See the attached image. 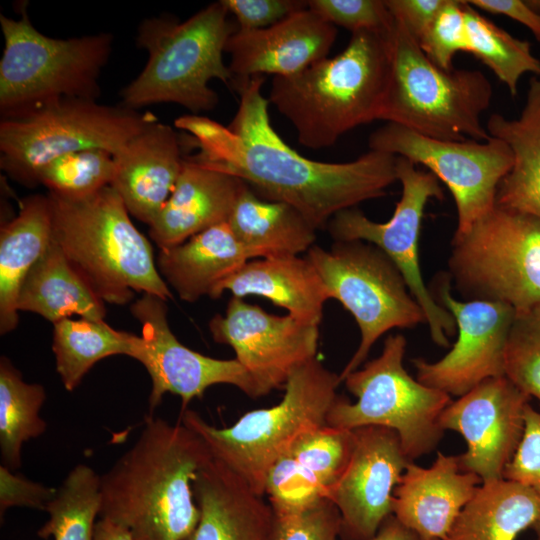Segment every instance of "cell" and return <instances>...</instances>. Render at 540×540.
<instances>
[{"mask_svg":"<svg viewBox=\"0 0 540 540\" xmlns=\"http://www.w3.org/2000/svg\"><path fill=\"white\" fill-rule=\"evenodd\" d=\"M354 448L353 430L327 424L302 435L270 468L264 495L276 515L327 499Z\"/></svg>","mask_w":540,"mask_h":540,"instance_id":"obj_21","label":"cell"},{"mask_svg":"<svg viewBox=\"0 0 540 540\" xmlns=\"http://www.w3.org/2000/svg\"><path fill=\"white\" fill-rule=\"evenodd\" d=\"M370 150L422 164L451 192L457 210L455 233L468 230L495 208L500 181L513 165V154L502 140L442 141L387 123L369 137Z\"/></svg>","mask_w":540,"mask_h":540,"instance_id":"obj_14","label":"cell"},{"mask_svg":"<svg viewBox=\"0 0 540 540\" xmlns=\"http://www.w3.org/2000/svg\"><path fill=\"white\" fill-rule=\"evenodd\" d=\"M337 36L334 25L309 8L258 30H236L228 39L233 86L253 76L297 74L327 57Z\"/></svg>","mask_w":540,"mask_h":540,"instance_id":"obj_20","label":"cell"},{"mask_svg":"<svg viewBox=\"0 0 540 540\" xmlns=\"http://www.w3.org/2000/svg\"><path fill=\"white\" fill-rule=\"evenodd\" d=\"M111 186L128 212L150 225L170 197L184 157L180 138L158 120L148 124L115 155Z\"/></svg>","mask_w":540,"mask_h":540,"instance_id":"obj_24","label":"cell"},{"mask_svg":"<svg viewBox=\"0 0 540 540\" xmlns=\"http://www.w3.org/2000/svg\"><path fill=\"white\" fill-rule=\"evenodd\" d=\"M238 24V30L269 27L300 10L308 8L304 0H223Z\"/></svg>","mask_w":540,"mask_h":540,"instance_id":"obj_43","label":"cell"},{"mask_svg":"<svg viewBox=\"0 0 540 540\" xmlns=\"http://www.w3.org/2000/svg\"><path fill=\"white\" fill-rule=\"evenodd\" d=\"M319 325L232 296L225 315H215L209 329L215 342L230 346L253 380L259 397L283 388L291 372L316 357Z\"/></svg>","mask_w":540,"mask_h":540,"instance_id":"obj_17","label":"cell"},{"mask_svg":"<svg viewBox=\"0 0 540 540\" xmlns=\"http://www.w3.org/2000/svg\"><path fill=\"white\" fill-rule=\"evenodd\" d=\"M390 41L391 72L379 120L442 141L491 137L481 119L493 94L484 73L441 69L396 18Z\"/></svg>","mask_w":540,"mask_h":540,"instance_id":"obj_7","label":"cell"},{"mask_svg":"<svg viewBox=\"0 0 540 540\" xmlns=\"http://www.w3.org/2000/svg\"><path fill=\"white\" fill-rule=\"evenodd\" d=\"M339 384V374L314 357L291 372L274 406L247 412L225 428L190 409L181 411L180 422L205 441L215 459L265 496L270 468L302 435L326 424Z\"/></svg>","mask_w":540,"mask_h":540,"instance_id":"obj_6","label":"cell"},{"mask_svg":"<svg viewBox=\"0 0 540 540\" xmlns=\"http://www.w3.org/2000/svg\"><path fill=\"white\" fill-rule=\"evenodd\" d=\"M264 80L253 76L235 86L240 101L228 126L197 115L176 119L199 148L192 160L241 179L261 199L293 206L316 230L338 212L387 194L397 181V156L370 150L345 163L302 156L272 127Z\"/></svg>","mask_w":540,"mask_h":540,"instance_id":"obj_1","label":"cell"},{"mask_svg":"<svg viewBox=\"0 0 540 540\" xmlns=\"http://www.w3.org/2000/svg\"><path fill=\"white\" fill-rule=\"evenodd\" d=\"M480 483L459 455L438 452L428 468L410 462L393 492V515L421 540H444Z\"/></svg>","mask_w":540,"mask_h":540,"instance_id":"obj_22","label":"cell"},{"mask_svg":"<svg viewBox=\"0 0 540 540\" xmlns=\"http://www.w3.org/2000/svg\"><path fill=\"white\" fill-rule=\"evenodd\" d=\"M57 488L33 482L16 475L9 468L0 466V514L1 518L10 507H29L45 511Z\"/></svg>","mask_w":540,"mask_h":540,"instance_id":"obj_44","label":"cell"},{"mask_svg":"<svg viewBox=\"0 0 540 540\" xmlns=\"http://www.w3.org/2000/svg\"><path fill=\"white\" fill-rule=\"evenodd\" d=\"M223 0L209 4L185 21L167 16L140 24L137 44L148 52L141 73L121 92L122 106L137 110L157 103H176L193 113L216 107L212 79L232 84L223 61L226 43L236 31Z\"/></svg>","mask_w":540,"mask_h":540,"instance_id":"obj_5","label":"cell"},{"mask_svg":"<svg viewBox=\"0 0 540 540\" xmlns=\"http://www.w3.org/2000/svg\"><path fill=\"white\" fill-rule=\"evenodd\" d=\"M476 9L505 15L526 26L540 41V17L522 0H467Z\"/></svg>","mask_w":540,"mask_h":540,"instance_id":"obj_46","label":"cell"},{"mask_svg":"<svg viewBox=\"0 0 540 540\" xmlns=\"http://www.w3.org/2000/svg\"><path fill=\"white\" fill-rule=\"evenodd\" d=\"M245 185L235 176L184 158L170 197L149 225L150 237L165 249L227 222Z\"/></svg>","mask_w":540,"mask_h":540,"instance_id":"obj_25","label":"cell"},{"mask_svg":"<svg viewBox=\"0 0 540 540\" xmlns=\"http://www.w3.org/2000/svg\"><path fill=\"white\" fill-rule=\"evenodd\" d=\"M0 24L1 117L63 97L97 99L100 72L111 53V34L51 38L32 25L26 4L18 19L1 14Z\"/></svg>","mask_w":540,"mask_h":540,"instance_id":"obj_9","label":"cell"},{"mask_svg":"<svg viewBox=\"0 0 540 540\" xmlns=\"http://www.w3.org/2000/svg\"><path fill=\"white\" fill-rule=\"evenodd\" d=\"M227 223L252 259L307 253L316 240L317 230L297 209L261 199L247 184Z\"/></svg>","mask_w":540,"mask_h":540,"instance_id":"obj_30","label":"cell"},{"mask_svg":"<svg viewBox=\"0 0 540 540\" xmlns=\"http://www.w3.org/2000/svg\"><path fill=\"white\" fill-rule=\"evenodd\" d=\"M212 458L183 423L147 415L134 445L100 476L99 517L132 540L186 539L200 518L193 481Z\"/></svg>","mask_w":540,"mask_h":540,"instance_id":"obj_2","label":"cell"},{"mask_svg":"<svg viewBox=\"0 0 540 540\" xmlns=\"http://www.w3.org/2000/svg\"><path fill=\"white\" fill-rule=\"evenodd\" d=\"M48 198L52 239L102 301L125 304L134 292L172 297L149 241L111 185L79 198L51 192Z\"/></svg>","mask_w":540,"mask_h":540,"instance_id":"obj_4","label":"cell"},{"mask_svg":"<svg viewBox=\"0 0 540 540\" xmlns=\"http://www.w3.org/2000/svg\"><path fill=\"white\" fill-rule=\"evenodd\" d=\"M430 540H438V539H430Z\"/></svg>","mask_w":540,"mask_h":540,"instance_id":"obj_51","label":"cell"},{"mask_svg":"<svg viewBox=\"0 0 540 540\" xmlns=\"http://www.w3.org/2000/svg\"><path fill=\"white\" fill-rule=\"evenodd\" d=\"M406 345L403 335H389L377 358L348 374L343 382L357 400L352 403L338 395L326 424L344 430L389 428L397 433L404 453L413 462L440 442L444 433L440 416L452 400L449 394L408 374L403 366Z\"/></svg>","mask_w":540,"mask_h":540,"instance_id":"obj_10","label":"cell"},{"mask_svg":"<svg viewBox=\"0 0 540 540\" xmlns=\"http://www.w3.org/2000/svg\"><path fill=\"white\" fill-rule=\"evenodd\" d=\"M100 509V476L91 467L78 464L47 504L49 517L37 534L43 539L94 540Z\"/></svg>","mask_w":540,"mask_h":540,"instance_id":"obj_35","label":"cell"},{"mask_svg":"<svg viewBox=\"0 0 540 540\" xmlns=\"http://www.w3.org/2000/svg\"><path fill=\"white\" fill-rule=\"evenodd\" d=\"M391 31L352 33L338 55L273 77L268 101L292 123L300 144L327 148L379 120L391 72Z\"/></svg>","mask_w":540,"mask_h":540,"instance_id":"obj_3","label":"cell"},{"mask_svg":"<svg viewBox=\"0 0 540 540\" xmlns=\"http://www.w3.org/2000/svg\"><path fill=\"white\" fill-rule=\"evenodd\" d=\"M306 257L320 275L329 299L338 300L360 329V344L339 374L340 383L359 369L384 333L425 323L424 313L400 270L374 244L335 241L329 250L313 245Z\"/></svg>","mask_w":540,"mask_h":540,"instance_id":"obj_12","label":"cell"},{"mask_svg":"<svg viewBox=\"0 0 540 540\" xmlns=\"http://www.w3.org/2000/svg\"><path fill=\"white\" fill-rule=\"evenodd\" d=\"M157 118L94 99L63 97L1 117L0 166L26 186L38 184L41 170L63 155L104 149L114 156Z\"/></svg>","mask_w":540,"mask_h":540,"instance_id":"obj_8","label":"cell"},{"mask_svg":"<svg viewBox=\"0 0 540 540\" xmlns=\"http://www.w3.org/2000/svg\"><path fill=\"white\" fill-rule=\"evenodd\" d=\"M425 55L444 70L454 69L459 52H467L465 0H447L430 28L418 41Z\"/></svg>","mask_w":540,"mask_h":540,"instance_id":"obj_39","label":"cell"},{"mask_svg":"<svg viewBox=\"0 0 540 540\" xmlns=\"http://www.w3.org/2000/svg\"><path fill=\"white\" fill-rule=\"evenodd\" d=\"M527 6L540 17V0H525Z\"/></svg>","mask_w":540,"mask_h":540,"instance_id":"obj_49","label":"cell"},{"mask_svg":"<svg viewBox=\"0 0 540 540\" xmlns=\"http://www.w3.org/2000/svg\"><path fill=\"white\" fill-rule=\"evenodd\" d=\"M341 517L329 499L297 512L276 515L274 540H337Z\"/></svg>","mask_w":540,"mask_h":540,"instance_id":"obj_41","label":"cell"},{"mask_svg":"<svg viewBox=\"0 0 540 540\" xmlns=\"http://www.w3.org/2000/svg\"><path fill=\"white\" fill-rule=\"evenodd\" d=\"M447 0H385L393 15L419 41Z\"/></svg>","mask_w":540,"mask_h":540,"instance_id":"obj_45","label":"cell"},{"mask_svg":"<svg viewBox=\"0 0 540 540\" xmlns=\"http://www.w3.org/2000/svg\"><path fill=\"white\" fill-rule=\"evenodd\" d=\"M52 240L48 195L24 198L18 215L0 232V333L18 324L17 300L22 283Z\"/></svg>","mask_w":540,"mask_h":540,"instance_id":"obj_29","label":"cell"},{"mask_svg":"<svg viewBox=\"0 0 540 540\" xmlns=\"http://www.w3.org/2000/svg\"><path fill=\"white\" fill-rule=\"evenodd\" d=\"M94 540H132V538L126 529L100 518L95 524Z\"/></svg>","mask_w":540,"mask_h":540,"instance_id":"obj_48","label":"cell"},{"mask_svg":"<svg viewBox=\"0 0 540 540\" xmlns=\"http://www.w3.org/2000/svg\"><path fill=\"white\" fill-rule=\"evenodd\" d=\"M486 129L513 154V165L498 185L495 206L540 219V77L530 79L519 118L494 113Z\"/></svg>","mask_w":540,"mask_h":540,"instance_id":"obj_28","label":"cell"},{"mask_svg":"<svg viewBox=\"0 0 540 540\" xmlns=\"http://www.w3.org/2000/svg\"><path fill=\"white\" fill-rule=\"evenodd\" d=\"M368 540H421L411 529L404 526L393 514L388 516L376 534Z\"/></svg>","mask_w":540,"mask_h":540,"instance_id":"obj_47","label":"cell"},{"mask_svg":"<svg viewBox=\"0 0 540 540\" xmlns=\"http://www.w3.org/2000/svg\"><path fill=\"white\" fill-rule=\"evenodd\" d=\"M532 529L534 530V532L536 534V539L535 540H540V522L537 523L536 525H534L532 527Z\"/></svg>","mask_w":540,"mask_h":540,"instance_id":"obj_50","label":"cell"},{"mask_svg":"<svg viewBox=\"0 0 540 540\" xmlns=\"http://www.w3.org/2000/svg\"><path fill=\"white\" fill-rule=\"evenodd\" d=\"M131 333L118 331L103 320L66 318L53 327L56 369L66 390H74L100 360L129 355Z\"/></svg>","mask_w":540,"mask_h":540,"instance_id":"obj_33","label":"cell"},{"mask_svg":"<svg viewBox=\"0 0 540 540\" xmlns=\"http://www.w3.org/2000/svg\"><path fill=\"white\" fill-rule=\"evenodd\" d=\"M505 375L540 402V304L516 313L506 348Z\"/></svg>","mask_w":540,"mask_h":540,"instance_id":"obj_38","label":"cell"},{"mask_svg":"<svg viewBox=\"0 0 540 540\" xmlns=\"http://www.w3.org/2000/svg\"><path fill=\"white\" fill-rule=\"evenodd\" d=\"M467 53L474 55L515 96L525 73L540 77V60L528 41L512 36L465 1Z\"/></svg>","mask_w":540,"mask_h":540,"instance_id":"obj_36","label":"cell"},{"mask_svg":"<svg viewBox=\"0 0 540 540\" xmlns=\"http://www.w3.org/2000/svg\"><path fill=\"white\" fill-rule=\"evenodd\" d=\"M354 448L328 498L341 517L342 540H368L393 514V492L407 465L399 436L389 428L353 430Z\"/></svg>","mask_w":540,"mask_h":540,"instance_id":"obj_19","label":"cell"},{"mask_svg":"<svg viewBox=\"0 0 540 540\" xmlns=\"http://www.w3.org/2000/svg\"><path fill=\"white\" fill-rule=\"evenodd\" d=\"M448 275L466 300L500 302L516 313L540 304V219L496 207L454 233Z\"/></svg>","mask_w":540,"mask_h":540,"instance_id":"obj_11","label":"cell"},{"mask_svg":"<svg viewBox=\"0 0 540 540\" xmlns=\"http://www.w3.org/2000/svg\"><path fill=\"white\" fill-rule=\"evenodd\" d=\"M435 300L453 316L458 337L441 359L412 360L416 379L431 388L462 396L489 378L505 375L506 348L516 311L500 302L460 301L451 293L448 274L435 278Z\"/></svg>","mask_w":540,"mask_h":540,"instance_id":"obj_15","label":"cell"},{"mask_svg":"<svg viewBox=\"0 0 540 540\" xmlns=\"http://www.w3.org/2000/svg\"><path fill=\"white\" fill-rule=\"evenodd\" d=\"M540 522V495L520 483H482L444 540H515Z\"/></svg>","mask_w":540,"mask_h":540,"instance_id":"obj_31","label":"cell"},{"mask_svg":"<svg viewBox=\"0 0 540 540\" xmlns=\"http://www.w3.org/2000/svg\"><path fill=\"white\" fill-rule=\"evenodd\" d=\"M308 8L326 22L351 33H388L395 23L385 0H309Z\"/></svg>","mask_w":540,"mask_h":540,"instance_id":"obj_40","label":"cell"},{"mask_svg":"<svg viewBox=\"0 0 540 540\" xmlns=\"http://www.w3.org/2000/svg\"><path fill=\"white\" fill-rule=\"evenodd\" d=\"M17 309L37 313L53 324L73 314L103 320L106 313L104 301L75 271L53 239L26 275Z\"/></svg>","mask_w":540,"mask_h":540,"instance_id":"obj_32","label":"cell"},{"mask_svg":"<svg viewBox=\"0 0 540 540\" xmlns=\"http://www.w3.org/2000/svg\"><path fill=\"white\" fill-rule=\"evenodd\" d=\"M46 399L45 389L26 383L9 359L0 360V452L2 465L10 470L22 465L23 443L46 431L40 417Z\"/></svg>","mask_w":540,"mask_h":540,"instance_id":"obj_34","label":"cell"},{"mask_svg":"<svg viewBox=\"0 0 540 540\" xmlns=\"http://www.w3.org/2000/svg\"><path fill=\"white\" fill-rule=\"evenodd\" d=\"M166 301L143 294L131 306V313L142 326L141 336L132 334L130 357L149 373L152 389L149 415L157 409L164 394L181 397V411L194 398H202L206 389L229 384L251 398H258L256 386L241 364L234 359H215L184 346L169 328Z\"/></svg>","mask_w":540,"mask_h":540,"instance_id":"obj_16","label":"cell"},{"mask_svg":"<svg viewBox=\"0 0 540 540\" xmlns=\"http://www.w3.org/2000/svg\"><path fill=\"white\" fill-rule=\"evenodd\" d=\"M503 479L520 483L540 495V410L529 403L524 413V431Z\"/></svg>","mask_w":540,"mask_h":540,"instance_id":"obj_42","label":"cell"},{"mask_svg":"<svg viewBox=\"0 0 540 540\" xmlns=\"http://www.w3.org/2000/svg\"><path fill=\"white\" fill-rule=\"evenodd\" d=\"M225 291L238 298L265 297L297 319L316 325L329 300L316 268L306 256L299 255L249 260L218 284L210 297L219 298Z\"/></svg>","mask_w":540,"mask_h":540,"instance_id":"obj_26","label":"cell"},{"mask_svg":"<svg viewBox=\"0 0 540 540\" xmlns=\"http://www.w3.org/2000/svg\"><path fill=\"white\" fill-rule=\"evenodd\" d=\"M396 174L402 195L387 222H375L361 210L349 208L335 214L327 228L335 241L361 240L381 249L400 270L409 291L421 307L432 341L448 347V337L455 333L456 323L425 284L418 251L426 204L433 198L442 200L444 192L434 174L418 169L406 158L397 156Z\"/></svg>","mask_w":540,"mask_h":540,"instance_id":"obj_13","label":"cell"},{"mask_svg":"<svg viewBox=\"0 0 540 540\" xmlns=\"http://www.w3.org/2000/svg\"><path fill=\"white\" fill-rule=\"evenodd\" d=\"M252 260L227 222L212 226L185 242L160 249L161 276L186 302L211 296L224 279Z\"/></svg>","mask_w":540,"mask_h":540,"instance_id":"obj_27","label":"cell"},{"mask_svg":"<svg viewBox=\"0 0 540 540\" xmlns=\"http://www.w3.org/2000/svg\"><path fill=\"white\" fill-rule=\"evenodd\" d=\"M532 398L507 376L486 379L452 401L440 426L461 434L467 450L459 455L463 471L482 483L503 479L523 435L524 413Z\"/></svg>","mask_w":540,"mask_h":540,"instance_id":"obj_18","label":"cell"},{"mask_svg":"<svg viewBox=\"0 0 540 540\" xmlns=\"http://www.w3.org/2000/svg\"><path fill=\"white\" fill-rule=\"evenodd\" d=\"M115 172L114 154L104 149H86L50 162L39 173L38 184L51 193L79 198L111 185Z\"/></svg>","mask_w":540,"mask_h":540,"instance_id":"obj_37","label":"cell"},{"mask_svg":"<svg viewBox=\"0 0 540 540\" xmlns=\"http://www.w3.org/2000/svg\"><path fill=\"white\" fill-rule=\"evenodd\" d=\"M200 518L184 540H274L275 513L267 498L214 457L193 481Z\"/></svg>","mask_w":540,"mask_h":540,"instance_id":"obj_23","label":"cell"}]
</instances>
